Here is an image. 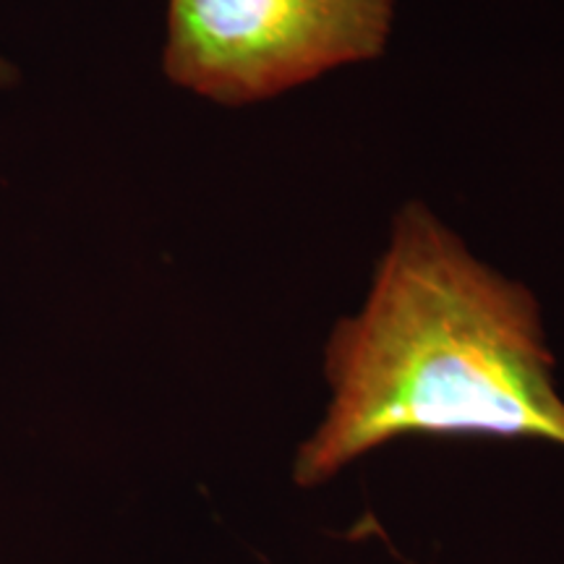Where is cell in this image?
I'll return each instance as SVG.
<instances>
[{
  "mask_svg": "<svg viewBox=\"0 0 564 564\" xmlns=\"http://www.w3.org/2000/svg\"><path fill=\"white\" fill-rule=\"evenodd\" d=\"M324 373L333 400L295 455L299 486L408 436L564 447L539 301L423 202L394 215L361 308L329 335Z\"/></svg>",
  "mask_w": 564,
  "mask_h": 564,
  "instance_id": "1",
  "label": "cell"
},
{
  "mask_svg": "<svg viewBox=\"0 0 564 564\" xmlns=\"http://www.w3.org/2000/svg\"><path fill=\"white\" fill-rule=\"evenodd\" d=\"M398 0H167L162 68L175 87L243 108L382 58Z\"/></svg>",
  "mask_w": 564,
  "mask_h": 564,
  "instance_id": "2",
  "label": "cell"
},
{
  "mask_svg": "<svg viewBox=\"0 0 564 564\" xmlns=\"http://www.w3.org/2000/svg\"><path fill=\"white\" fill-rule=\"evenodd\" d=\"M9 79V66H6L3 58H0V84Z\"/></svg>",
  "mask_w": 564,
  "mask_h": 564,
  "instance_id": "3",
  "label": "cell"
}]
</instances>
